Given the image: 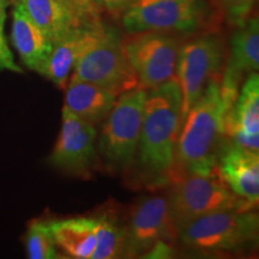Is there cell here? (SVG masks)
I'll list each match as a JSON object with an SVG mask.
<instances>
[{"mask_svg": "<svg viewBox=\"0 0 259 259\" xmlns=\"http://www.w3.org/2000/svg\"><path fill=\"white\" fill-rule=\"evenodd\" d=\"M226 105L215 80L191 106L178 135L173 174H210L225 142ZM169 176V178H170Z\"/></svg>", "mask_w": 259, "mask_h": 259, "instance_id": "obj_1", "label": "cell"}, {"mask_svg": "<svg viewBox=\"0 0 259 259\" xmlns=\"http://www.w3.org/2000/svg\"><path fill=\"white\" fill-rule=\"evenodd\" d=\"M180 127L181 92L177 78L147 89L136 153L139 166L147 176L168 180Z\"/></svg>", "mask_w": 259, "mask_h": 259, "instance_id": "obj_2", "label": "cell"}, {"mask_svg": "<svg viewBox=\"0 0 259 259\" xmlns=\"http://www.w3.org/2000/svg\"><path fill=\"white\" fill-rule=\"evenodd\" d=\"M120 19L126 34L196 35L215 32L219 23L216 10L206 0H136Z\"/></svg>", "mask_w": 259, "mask_h": 259, "instance_id": "obj_3", "label": "cell"}, {"mask_svg": "<svg viewBox=\"0 0 259 259\" xmlns=\"http://www.w3.org/2000/svg\"><path fill=\"white\" fill-rule=\"evenodd\" d=\"M258 231L259 218L253 210H220L187 222L178 233V240L204 253H235L253 246Z\"/></svg>", "mask_w": 259, "mask_h": 259, "instance_id": "obj_4", "label": "cell"}, {"mask_svg": "<svg viewBox=\"0 0 259 259\" xmlns=\"http://www.w3.org/2000/svg\"><path fill=\"white\" fill-rule=\"evenodd\" d=\"M168 194L170 215L178 233L187 222L220 210H253L255 206L233 193L218 171L210 174H173Z\"/></svg>", "mask_w": 259, "mask_h": 259, "instance_id": "obj_5", "label": "cell"}, {"mask_svg": "<svg viewBox=\"0 0 259 259\" xmlns=\"http://www.w3.org/2000/svg\"><path fill=\"white\" fill-rule=\"evenodd\" d=\"M147 89L141 85L116 97L102 122L97 150L109 170L120 171L134 161L141 136Z\"/></svg>", "mask_w": 259, "mask_h": 259, "instance_id": "obj_6", "label": "cell"}, {"mask_svg": "<svg viewBox=\"0 0 259 259\" xmlns=\"http://www.w3.org/2000/svg\"><path fill=\"white\" fill-rule=\"evenodd\" d=\"M69 82H88L116 96L138 85L137 77L122 50V37L114 29L103 27L78 57Z\"/></svg>", "mask_w": 259, "mask_h": 259, "instance_id": "obj_7", "label": "cell"}, {"mask_svg": "<svg viewBox=\"0 0 259 259\" xmlns=\"http://www.w3.org/2000/svg\"><path fill=\"white\" fill-rule=\"evenodd\" d=\"M225 65V45L215 32H202L183 41L176 72L181 92V124L206 87L221 80Z\"/></svg>", "mask_w": 259, "mask_h": 259, "instance_id": "obj_8", "label": "cell"}, {"mask_svg": "<svg viewBox=\"0 0 259 259\" xmlns=\"http://www.w3.org/2000/svg\"><path fill=\"white\" fill-rule=\"evenodd\" d=\"M183 38L174 34L141 31L122 37V50L144 89L176 78L178 58Z\"/></svg>", "mask_w": 259, "mask_h": 259, "instance_id": "obj_9", "label": "cell"}, {"mask_svg": "<svg viewBox=\"0 0 259 259\" xmlns=\"http://www.w3.org/2000/svg\"><path fill=\"white\" fill-rule=\"evenodd\" d=\"M126 228L124 257L150 253L157 245L178 240V229L170 215L168 196H144L131 209Z\"/></svg>", "mask_w": 259, "mask_h": 259, "instance_id": "obj_10", "label": "cell"}, {"mask_svg": "<svg viewBox=\"0 0 259 259\" xmlns=\"http://www.w3.org/2000/svg\"><path fill=\"white\" fill-rule=\"evenodd\" d=\"M61 119L60 134L48 161L52 167L70 176H89L96 156L95 126L79 119L65 107Z\"/></svg>", "mask_w": 259, "mask_h": 259, "instance_id": "obj_11", "label": "cell"}, {"mask_svg": "<svg viewBox=\"0 0 259 259\" xmlns=\"http://www.w3.org/2000/svg\"><path fill=\"white\" fill-rule=\"evenodd\" d=\"M258 69L259 22L257 16L252 15L245 23L235 28L229 57L220 80V90L227 111L234 103L245 76L257 72Z\"/></svg>", "mask_w": 259, "mask_h": 259, "instance_id": "obj_12", "label": "cell"}, {"mask_svg": "<svg viewBox=\"0 0 259 259\" xmlns=\"http://www.w3.org/2000/svg\"><path fill=\"white\" fill-rule=\"evenodd\" d=\"M225 138L238 147L259 151V76L248 74L225 115Z\"/></svg>", "mask_w": 259, "mask_h": 259, "instance_id": "obj_13", "label": "cell"}, {"mask_svg": "<svg viewBox=\"0 0 259 259\" xmlns=\"http://www.w3.org/2000/svg\"><path fill=\"white\" fill-rule=\"evenodd\" d=\"M216 171L227 187L241 199L257 206L259 200V155L225 138Z\"/></svg>", "mask_w": 259, "mask_h": 259, "instance_id": "obj_14", "label": "cell"}, {"mask_svg": "<svg viewBox=\"0 0 259 259\" xmlns=\"http://www.w3.org/2000/svg\"><path fill=\"white\" fill-rule=\"evenodd\" d=\"M103 27L105 24L102 21L99 23L80 25L54 42L41 76L50 79L58 88H66L78 57L84 48L101 32Z\"/></svg>", "mask_w": 259, "mask_h": 259, "instance_id": "obj_15", "label": "cell"}, {"mask_svg": "<svg viewBox=\"0 0 259 259\" xmlns=\"http://www.w3.org/2000/svg\"><path fill=\"white\" fill-rule=\"evenodd\" d=\"M11 40L22 63L29 70L42 74L50 57L52 42L16 3L12 10Z\"/></svg>", "mask_w": 259, "mask_h": 259, "instance_id": "obj_16", "label": "cell"}, {"mask_svg": "<svg viewBox=\"0 0 259 259\" xmlns=\"http://www.w3.org/2000/svg\"><path fill=\"white\" fill-rule=\"evenodd\" d=\"M14 3L24 10L52 45L72 29L89 24L64 0H14Z\"/></svg>", "mask_w": 259, "mask_h": 259, "instance_id": "obj_17", "label": "cell"}, {"mask_svg": "<svg viewBox=\"0 0 259 259\" xmlns=\"http://www.w3.org/2000/svg\"><path fill=\"white\" fill-rule=\"evenodd\" d=\"M115 94L96 84L69 82L65 93V108L93 126L101 125L116 101Z\"/></svg>", "mask_w": 259, "mask_h": 259, "instance_id": "obj_18", "label": "cell"}, {"mask_svg": "<svg viewBox=\"0 0 259 259\" xmlns=\"http://www.w3.org/2000/svg\"><path fill=\"white\" fill-rule=\"evenodd\" d=\"M54 241L70 258L90 259L95 250V218L51 220Z\"/></svg>", "mask_w": 259, "mask_h": 259, "instance_id": "obj_19", "label": "cell"}, {"mask_svg": "<svg viewBox=\"0 0 259 259\" xmlns=\"http://www.w3.org/2000/svg\"><path fill=\"white\" fill-rule=\"evenodd\" d=\"M126 228L114 216L95 218V250L90 259H115L124 257Z\"/></svg>", "mask_w": 259, "mask_h": 259, "instance_id": "obj_20", "label": "cell"}, {"mask_svg": "<svg viewBox=\"0 0 259 259\" xmlns=\"http://www.w3.org/2000/svg\"><path fill=\"white\" fill-rule=\"evenodd\" d=\"M27 254L30 259L58 258L57 245L51 228V220H32L24 236Z\"/></svg>", "mask_w": 259, "mask_h": 259, "instance_id": "obj_21", "label": "cell"}, {"mask_svg": "<svg viewBox=\"0 0 259 259\" xmlns=\"http://www.w3.org/2000/svg\"><path fill=\"white\" fill-rule=\"evenodd\" d=\"M220 15L231 27H239L253 15L257 0H211Z\"/></svg>", "mask_w": 259, "mask_h": 259, "instance_id": "obj_22", "label": "cell"}, {"mask_svg": "<svg viewBox=\"0 0 259 259\" xmlns=\"http://www.w3.org/2000/svg\"><path fill=\"white\" fill-rule=\"evenodd\" d=\"M5 8L6 5L4 3L0 2V70L11 71V72L15 73H22L23 70L15 63L14 54H12L11 50H10L4 34V24L6 18Z\"/></svg>", "mask_w": 259, "mask_h": 259, "instance_id": "obj_23", "label": "cell"}, {"mask_svg": "<svg viewBox=\"0 0 259 259\" xmlns=\"http://www.w3.org/2000/svg\"><path fill=\"white\" fill-rule=\"evenodd\" d=\"M72 8L85 23L93 24L101 22L102 10L95 0H64Z\"/></svg>", "mask_w": 259, "mask_h": 259, "instance_id": "obj_24", "label": "cell"}, {"mask_svg": "<svg viewBox=\"0 0 259 259\" xmlns=\"http://www.w3.org/2000/svg\"><path fill=\"white\" fill-rule=\"evenodd\" d=\"M95 2L102 11L108 12L114 18H120L136 0H95Z\"/></svg>", "mask_w": 259, "mask_h": 259, "instance_id": "obj_25", "label": "cell"}, {"mask_svg": "<svg viewBox=\"0 0 259 259\" xmlns=\"http://www.w3.org/2000/svg\"><path fill=\"white\" fill-rule=\"evenodd\" d=\"M0 2H2V3H4V4L8 5V3L10 2V0H0Z\"/></svg>", "mask_w": 259, "mask_h": 259, "instance_id": "obj_26", "label": "cell"}, {"mask_svg": "<svg viewBox=\"0 0 259 259\" xmlns=\"http://www.w3.org/2000/svg\"><path fill=\"white\" fill-rule=\"evenodd\" d=\"M5 5H6V4H5Z\"/></svg>", "mask_w": 259, "mask_h": 259, "instance_id": "obj_27", "label": "cell"}]
</instances>
